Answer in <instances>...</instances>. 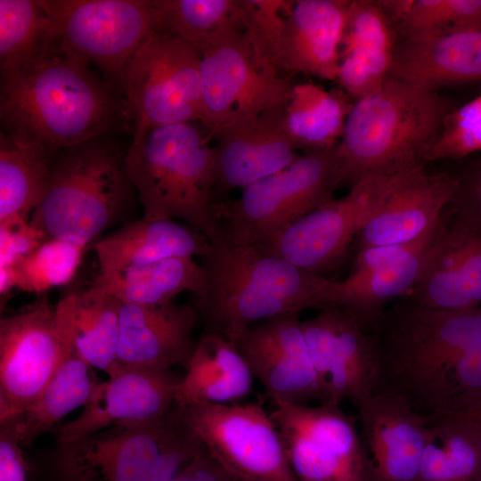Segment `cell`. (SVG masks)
I'll list each match as a JSON object with an SVG mask.
<instances>
[{"mask_svg":"<svg viewBox=\"0 0 481 481\" xmlns=\"http://www.w3.org/2000/svg\"><path fill=\"white\" fill-rule=\"evenodd\" d=\"M0 119L1 133L13 143L51 156L132 125L122 91L49 39L1 71Z\"/></svg>","mask_w":481,"mask_h":481,"instance_id":"6da1fadb","label":"cell"},{"mask_svg":"<svg viewBox=\"0 0 481 481\" xmlns=\"http://www.w3.org/2000/svg\"><path fill=\"white\" fill-rule=\"evenodd\" d=\"M368 331L377 358V387L399 395L418 412L447 410L459 397L481 389V306L439 310L406 296Z\"/></svg>","mask_w":481,"mask_h":481,"instance_id":"7a4b0ae2","label":"cell"},{"mask_svg":"<svg viewBox=\"0 0 481 481\" xmlns=\"http://www.w3.org/2000/svg\"><path fill=\"white\" fill-rule=\"evenodd\" d=\"M199 260L203 278L192 305L203 333L233 343L249 328L270 318L339 304L341 281L255 246L211 243Z\"/></svg>","mask_w":481,"mask_h":481,"instance_id":"3957f363","label":"cell"},{"mask_svg":"<svg viewBox=\"0 0 481 481\" xmlns=\"http://www.w3.org/2000/svg\"><path fill=\"white\" fill-rule=\"evenodd\" d=\"M454 108L437 92L387 77L377 91L353 103L336 147L338 188L425 165Z\"/></svg>","mask_w":481,"mask_h":481,"instance_id":"277c9868","label":"cell"},{"mask_svg":"<svg viewBox=\"0 0 481 481\" xmlns=\"http://www.w3.org/2000/svg\"><path fill=\"white\" fill-rule=\"evenodd\" d=\"M210 139L200 122L153 127L133 136L126 167L143 217L183 220L220 244L225 239L212 209L216 170Z\"/></svg>","mask_w":481,"mask_h":481,"instance_id":"5b68a950","label":"cell"},{"mask_svg":"<svg viewBox=\"0 0 481 481\" xmlns=\"http://www.w3.org/2000/svg\"><path fill=\"white\" fill-rule=\"evenodd\" d=\"M126 150L106 135L55 153L30 224L46 239L85 247L96 241L136 196L126 171Z\"/></svg>","mask_w":481,"mask_h":481,"instance_id":"8992f818","label":"cell"},{"mask_svg":"<svg viewBox=\"0 0 481 481\" xmlns=\"http://www.w3.org/2000/svg\"><path fill=\"white\" fill-rule=\"evenodd\" d=\"M204 449L175 403L154 420L57 444L53 467L61 481H173Z\"/></svg>","mask_w":481,"mask_h":481,"instance_id":"52a82bcc","label":"cell"},{"mask_svg":"<svg viewBox=\"0 0 481 481\" xmlns=\"http://www.w3.org/2000/svg\"><path fill=\"white\" fill-rule=\"evenodd\" d=\"M336 147L307 151L286 168L244 188L239 198L214 203L213 213L225 240L262 246L335 199Z\"/></svg>","mask_w":481,"mask_h":481,"instance_id":"ba28073f","label":"cell"},{"mask_svg":"<svg viewBox=\"0 0 481 481\" xmlns=\"http://www.w3.org/2000/svg\"><path fill=\"white\" fill-rule=\"evenodd\" d=\"M50 42L121 91L125 69L156 29L152 0H38Z\"/></svg>","mask_w":481,"mask_h":481,"instance_id":"9c48e42d","label":"cell"},{"mask_svg":"<svg viewBox=\"0 0 481 481\" xmlns=\"http://www.w3.org/2000/svg\"><path fill=\"white\" fill-rule=\"evenodd\" d=\"M198 50L154 30L129 61L121 89L133 136L166 125L202 122V85Z\"/></svg>","mask_w":481,"mask_h":481,"instance_id":"30bf717a","label":"cell"},{"mask_svg":"<svg viewBox=\"0 0 481 481\" xmlns=\"http://www.w3.org/2000/svg\"><path fill=\"white\" fill-rule=\"evenodd\" d=\"M203 119L211 135L237 118L282 109L294 84L262 60L245 30H230L198 49Z\"/></svg>","mask_w":481,"mask_h":481,"instance_id":"8fae6325","label":"cell"},{"mask_svg":"<svg viewBox=\"0 0 481 481\" xmlns=\"http://www.w3.org/2000/svg\"><path fill=\"white\" fill-rule=\"evenodd\" d=\"M188 420L208 453L241 481H298L279 430L260 403L192 404Z\"/></svg>","mask_w":481,"mask_h":481,"instance_id":"7c38bea8","label":"cell"},{"mask_svg":"<svg viewBox=\"0 0 481 481\" xmlns=\"http://www.w3.org/2000/svg\"><path fill=\"white\" fill-rule=\"evenodd\" d=\"M273 404L271 416L298 481H370L356 419L340 405Z\"/></svg>","mask_w":481,"mask_h":481,"instance_id":"4fadbf2b","label":"cell"},{"mask_svg":"<svg viewBox=\"0 0 481 481\" xmlns=\"http://www.w3.org/2000/svg\"><path fill=\"white\" fill-rule=\"evenodd\" d=\"M395 175L361 181L346 196L314 209L257 248L312 273L332 269L373 215Z\"/></svg>","mask_w":481,"mask_h":481,"instance_id":"5bb4252c","label":"cell"},{"mask_svg":"<svg viewBox=\"0 0 481 481\" xmlns=\"http://www.w3.org/2000/svg\"><path fill=\"white\" fill-rule=\"evenodd\" d=\"M63 340L45 295L0 321V422L39 396L56 371Z\"/></svg>","mask_w":481,"mask_h":481,"instance_id":"9a60e30c","label":"cell"},{"mask_svg":"<svg viewBox=\"0 0 481 481\" xmlns=\"http://www.w3.org/2000/svg\"><path fill=\"white\" fill-rule=\"evenodd\" d=\"M321 309L317 315L301 322L320 381L321 404L340 405L347 400L357 408L378 385L371 335L343 307L327 306Z\"/></svg>","mask_w":481,"mask_h":481,"instance_id":"2e32d148","label":"cell"},{"mask_svg":"<svg viewBox=\"0 0 481 481\" xmlns=\"http://www.w3.org/2000/svg\"><path fill=\"white\" fill-rule=\"evenodd\" d=\"M299 314H283L249 328L236 341L269 399L297 404L322 402Z\"/></svg>","mask_w":481,"mask_h":481,"instance_id":"e0dca14e","label":"cell"},{"mask_svg":"<svg viewBox=\"0 0 481 481\" xmlns=\"http://www.w3.org/2000/svg\"><path fill=\"white\" fill-rule=\"evenodd\" d=\"M181 377L169 370L127 368L99 381L82 412L54 430L56 443H66L118 425L154 420L175 404Z\"/></svg>","mask_w":481,"mask_h":481,"instance_id":"ac0fdd59","label":"cell"},{"mask_svg":"<svg viewBox=\"0 0 481 481\" xmlns=\"http://www.w3.org/2000/svg\"><path fill=\"white\" fill-rule=\"evenodd\" d=\"M357 409L370 481H416L427 440L428 416L380 387Z\"/></svg>","mask_w":481,"mask_h":481,"instance_id":"d6986e66","label":"cell"},{"mask_svg":"<svg viewBox=\"0 0 481 481\" xmlns=\"http://www.w3.org/2000/svg\"><path fill=\"white\" fill-rule=\"evenodd\" d=\"M457 180L452 173L430 172L425 165L395 175L380 204L358 232L356 251L405 244L429 232L452 203Z\"/></svg>","mask_w":481,"mask_h":481,"instance_id":"ffe728a7","label":"cell"},{"mask_svg":"<svg viewBox=\"0 0 481 481\" xmlns=\"http://www.w3.org/2000/svg\"><path fill=\"white\" fill-rule=\"evenodd\" d=\"M419 306L448 311L481 304V229L449 207L422 274L407 296Z\"/></svg>","mask_w":481,"mask_h":481,"instance_id":"44dd1931","label":"cell"},{"mask_svg":"<svg viewBox=\"0 0 481 481\" xmlns=\"http://www.w3.org/2000/svg\"><path fill=\"white\" fill-rule=\"evenodd\" d=\"M284 108L232 120L212 135L216 142L215 196L275 174L300 155L287 132Z\"/></svg>","mask_w":481,"mask_h":481,"instance_id":"7402d4cb","label":"cell"},{"mask_svg":"<svg viewBox=\"0 0 481 481\" xmlns=\"http://www.w3.org/2000/svg\"><path fill=\"white\" fill-rule=\"evenodd\" d=\"M200 324L192 304L146 306L121 302L118 362L127 368L187 366Z\"/></svg>","mask_w":481,"mask_h":481,"instance_id":"603a6c76","label":"cell"},{"mask_svg":"<svg viewBox=\"0 0 481 481\" xmlns=\"http://www.w3.org/2000/svg\"><path fill=\"white\" fill-rule=\"evenodd\" d=\"M351 0H298L286 14L279 52L282 73L337 80Z\"/></svg>","mask_w":481,"mask_h":481,"instance_id":"cb8c5ba5","label":"cell"},{"mask_svg":"<svg viewBox=\"0 0 481 481\" xmlns=\"http://www.w3.org/2000/svg\"><path fill=\"white\" fill-rule=\"evenodd\" d=\"M389 76L427 91L481 80V28L400 40Z\"/></svg>","mask_w":481,"mask_h":481,"instance_id":"d4e9b609","label":"cell"},{"mask_svg":"<svg viewBox=\"0 0 481 481\" xmlns=\"http://www.w3.org/2000/svg\"><path fill=\"white\" fill-rule=\"evenodd\" d=\"M121 302L92 282L62 295L53 306L58 330L77 354L108 377L116 374Z\"/></svg>","mask_w":481,"mask_h":481,"instance_id":"484cf974","label":"cell"},{"mask_svg":"<svg viewBox=\"0 0 481 481\" xmlns=\"http://www.w3.org/2000/svg\"><path fill=\"white\" fill-rule=\"evenodd\" d=\"M211 242L201 232L175 220L141 218L126 223L94 242L100 273L119 271L160 260L202 257Z\"/></svg>","mask_w":481,"mask_h":481,"instance_id":"4316f807","label":"cell"},{"mask_svg":"<svg viewBox=\"0 0 481 481\" xmlns=\"http://www.w3.org/2000/svg\"><path fill=\"white\" fill-rule=\"evenodd\" d=\"M185 370L175 395L182 406L240 403L252 388L254 377L236 344L217 334L200 335Z\"/></svg>","mask_w":481,"mask_h":481,"instance_id":"83f0119b","label":"cell"},{"mask_svg":"<svg viewBox=\"0 0 481 481\" xmlns=\"http://www.w3.org/2000/svg\"><path fill=\"white\" fill-rule=\"evenodd\" d=\"M440 221L423 243L409 255L363 273L349 274L341 281L338 306L352 314L369 330L388 303L408 296L418 283L436 240Z\"/></svg>","mask_w":481,"mask_h":481,"instance_id":"f1b7e54d","label":"cell"},{"mask_svg":"<svg viewBox=\"0 0 481 481\" xmlns=\"http://www.w3.org/2000/svg\"><path fill=\"white\" fill-rule=\"evenodd\" d=\"M428 416V434L416 481L481 480V431L447 409Z\"/></svg>","mask_w":481,"mask_h":481,"instance_id":"f546056e","label":"cell"},{"mask_svg":"<svg viewBox=\"0 0 481 481\" xmlns=\"http://www.w3.org/2000/svg\"><path fill=\"white\" fill-rule=\"evenodd\" d=\"M61 338L63 355L51 380L26 411L12 418L22 447L32 444L43 434L53 431L60 420L85 406L100 381L95 378L93 367L67 339Z\"/></svg>","mask_w":481,"mask_h":481,"instance_id":"4dcf8cb0","label":"cell"},{"mask_svg":"<svg viewBox=\"0 0 481 481\" xmlns=\"http://www.w3.org/2000/svg\"><path fill=\"white\" fill-rule=\"evenodd\" d=\"M202 278L200 261L177 257L119 271L99 272L94 282L122 303L158 306L175 302L184 291L197 293Z\"/></svg>","mask_w":481,"mask_h":481,"instance_id":"1f68e13d","label":"cell"},{"mask_svg":"<svg viewBox=\"0 0 481 481\" xmlns=\"http://www.w3.org/2000/svg\"><path fill=\"white\" fill-rule=\"evenodd\" d=\"M352 100L339 87L294 84L284 109V124L298 149L308 151L335 147L343 134Z\"/></svg>","mask_w":481,"mask_h":481,"instance_id":"d6a6232c","label":"cell"},{"mask_svg":"<svg viewBox=\"0 0 481 481\" xmlns=\"http://www.w3.org/2000/svg\"><path fill=\"white\" fill-rule=\"evenodd\" d=\"M397 38L376 0H351L341 44L340 63L352 69L387 77Z\"/></svg>","mask_w":481,"mask_h":481,"instance_id":"836d02e7","label":"cell"},{"mask_svg":"<svg viewBox=\"0 0 481 481\" xmlns=\"http://www.w3.org/2000/svg\"><path fill=\"white\" fill-rule=\"evenodd\" d=\"M156 31L198 49L230 30L244 29L240 0H152Z\"/></svg>","mask_w":481,"mask_h":481,"instance_id":"e575fe53","label":"cell"},{"mask_svg":"<svg viewBox=\"0 0 481 481\" xmlns=\"http://www.w3.org/2000/svg\"><path fill=\"white\" fill-rule=\"evenodd\" d=\"M52 157L42 149L17 144L0 133V222L29 220Z\"/></svg>","mask_w":481,"mask_h":481,"instance_id":"d590c367","label":"cell"},{"mask_svg":"<svg viewBox=\"0 0 481 481\" xmlns=\"http://www.w3.org/2000/svg\"><path fill=\"white\" fill-rule=\"evenodd\" d=\"M401 40L481 28V0H378Z\"/></svg>","mask_w":481,"mask_h":481,"instance_id":"8d00e7d4","label":"cell"},{"mask_svg":"<svg viewBox=\"0 0 481 481\" xmlns=\"http://www.w3.org/2000/svg\"><path fill=\"white\" fill-rule=\"evenodd\" d=\"M48 39V20L38 0H0L1 71L31 58Z\"/></svg>","mask_w":481,"mask_h":481,"instance_id":"74e56055","label":"cell"},{"mask_svg":"<svg viewBox=\"0 0 481 481\" xmlns=\"http://www.w3.org/2000/svg\"><path fill=\"white\" fill-rule=\"evenodd\" d=\"M86 247L50 238L14 266L17 289L45 295L49 289L68 284L74 278Z\"/></svg>","mask_w":481,"mask_h":481,"instance_id":"f35d334b","label":"cell"},{"mask_svg":"<svg viewBox=\"0 0 481 481\" xmlns=\"http://www.w3.org/2000/svg\"><path fill=\"white\" fill-rule=\"evenodd\" d=\"M476 152H481V94L444 118L426 162L461 159Z\"/></svg>","mask_w":481,"mask_h":481,"instance_id":"ab89813d","label":"cell"},{"mask_svg":"<svg viewBox=\"0 0 481 481\" xmlns=\"http://www.w3.org/2000/svg\"><path fill=\"white\" fill-rule=\"evenodd\" d=\"M243 29L258 56L282 74L279 52L289 2L284 0H240Z\"/></svg>","mask_w":481,"mask_h":481,"instance_id":"60d3db41","label":"cell"},{"mask_svg":"<svg viewBox=\"0 0 481 481\" xmlns=\"http://www.w3.org/2000/svg\"><path fill=\"white\" fill-rule=\"evenodd\" d=\"M45 240V235L28 219L0 222V267L15 265Z\"/></svg>","mask_w":481,"mask_h":481,"instance_id":"b9f144b4","label":"cell"},{"mask_svg":"<svg viewBox=\"0 0 481 481\" xmlns=\"http://www.w3.org/2000/svg\"><path fill=\"white\" fill-rule=\"evenodd\" d=\"M453 175L457 190L451 208L481 229V157L468 162Z\"/></svg>","mask_w":481,"mask_h":481,"instance_id":"7bdbcfd3","label":"cell"},{"mask_svg":"<svg viewBox=\"0 0 481 481\" xmlns=\"http://www.w3.org/2000/svg\"><path fill=\"white\" fill-rule=\"evenodd\" d=\"M0 423V481H27V465L14 421L10 419Z\"/></svg>","mask_w":481,"mask_h":481,"instance_id":"ee69618b","label":"cell"},{"mask_svg":"<svg viewBox=\"0 0 481 481\" xmlns=\"http://www.w3.org/2000/svg\"><path fill=\"white\" fill-rule=\"evenodd\" d=\"M173 481H241L225 470L204 449L196 455Z\"/></svg>","mask_w":481,"mask_h":481,"instance_id":"f6af8a7d","label":"cell"},{"mask_svg":"<svg viewBox=\"0 0 481 481\" xmlns=\"http://www.w3.org/2000/svg\"><path fill=\"white\" fill-rule=\"evenodd\" d=\"M448 409L462 413L481 431V389L459 397Z\"/></svg>","mask_w":481,"mask_h":481,"instance_id":"bcb514c9","label":"cell"},{"mask_svg":"<svg viewBox=\"0 0 481 481\" xmlns=\"http://www.w3.org/2000/svg\"><path fill=\"white\" fill-rule=\"evenodd\" d=\"M13 289H17V278L14 266L0 267L1 296H5Z\"/></svg>","mask_w":481,"mask_h":481,"instance_id":"7dc6e473","label":"cell"},{"mask_svg":"<svg viewBox=\"0 0 481 481\" xmlns=\"http://www.w3.org/2000/svg\"><path fill=\"white\" fill-rule=\"evenodd\" d=\"M479 481H481V480H479Z\"/></svg>","mask_w":481,"mask_h":481,"instance_id":"c3c4849f","label":"cell"}]
</instances>
